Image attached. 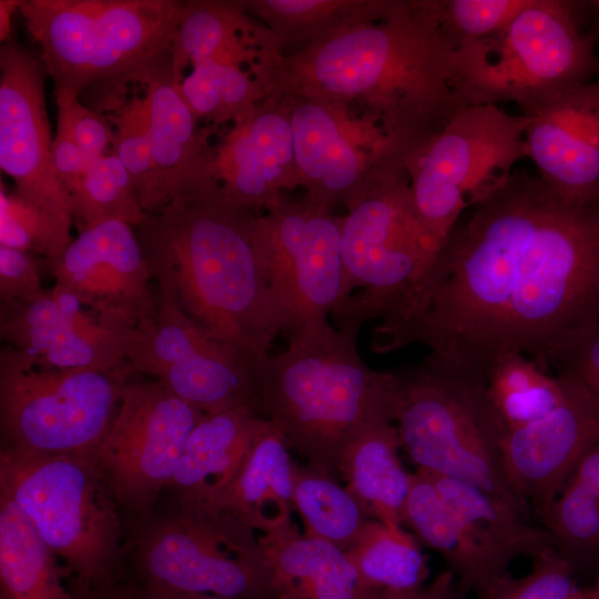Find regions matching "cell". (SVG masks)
Wrapping results in <instances>:
<instances>
[{"label":"cell","mask_w":599,"mask_h":599,"mask_svg":"<svg viewBox=\"0 0 599 599\" xmlns=\"http://www.w3.org/2000/svg\"><path fill=\"white\" fill-rule=\"evenodd\" d=\"M599 333V195L576 201L515 170L461 215L420 284L373 335L422 344L486 382L502 356L559 372Z\"/></svg>","instance_id":"cell-1"},{"label":"cell","mask_w":599,"mask_h":599,"mask_svg":"<svg viewBox=\"0 0 599 599\" xmlns=\"http://www.w3.org/2000/svg\"><path fill=\"white\" fill-rule=\"evenodd\" d=\"M454 54L415 0H385L298 50H267L261 80L266 97L300 95L373 120L405 158L468 105Z\"/></svg>","instance_id":"cell-2"},{"label":"cell","mask_w":599,"mask_h":599,"mask_svg":"<svg viewBox=\"0 0 599 599\" xmlns=\"http://www.w3.org/2000/svg\"><path fill=\"white\" fill-rule=\"evenodd\" d=\"M258 213L176 201L134 227L159 292L254 368L283 333L255 248Z\"/></svg>","instance_id":"cell-3"},{"label":"cell","mask_w":599,"mask_h":599,"mask_svg":"<svg viewBox=\"0 0 599 599\" xmlns=\"http://www.w3.org/2000/svg\"><path fill=\"white\" fill-rule=\"evenodd\" d=\"M357 334L332 326L291 337L284 351L254 372L260 415L307 465L335 478L349 444L395 420L394 373L364 363Z\"/></svg>","instance_id":"cell-4"},{"label":"cell","mask_w":599,"mask_h":599,"mask_svg":"<svg viewBox=\"0 0 599 599\" xmlns=\"http://www.w3.org/2000/svg\"><path fill=\"white\" fill-rule=\"evenodd\" d=\"M180 0H22L26 30L54 91L108 101L142 87L171 60Z\"/></svg>","instance_id":"cell-5"},{"label":"cell","mask_w":599,"mask_h":599,"mask_svg":"<svg viewBox=\"0 0 599 599\" xmlns=\"http://www.w3.org/2000/svg\"><path fill=\"white\" fill-rule=\"evenodd\" d=\"M393 373L394 423L417 468L471 485L531 519L530 506L505 471L501 443L507 429L486 382L430 355Z\"/></svg>","instance_id":"cell-6"},{"label":"cell","mask_w":599,"mask_h":599,"mask_svg":"<svg viewBox=\"0 0 599 599\" xmlns=\"http://www.w3.org/2000/svg\"><path fill=\"white\" fill-rule=\"evenodd\" d=\"M588 1L530 0L498 33L456 48L468 105L510 102L522 114L599 77Z\"/></svg>","instance_id":"cell-7"},{"label":"cell","mask_w":599,"mask_h":599,"mask_svg":"<svg viewBox=\"0 0 599 599\" xmlns=\"http://www.w3.org/2000/svg\"><path fill=\"white\" fill-rule=\"evenodd\" d=\"M0 490L65 564L81 593L112 583L120 547V501L97 457L35 455L4 447Z\"/></svg>","instance_id":"cell-8"},{"label":"cell","mask_w":599,"mask_h":599,"mask_svg":"<svg viewBox=\"0 0 599 599\" xmlns=\"http://www.w3.org/2000/svg\"><path fill=\"white\" fill-rule=\"evenodd\" d=\"M438 252L414 211L403 160L387 161L343 215L345 301L333 316L335 326L359 331L367 321L390 319Z\"/></svg>","instance_id":"cell-9"},{"label":"cell","mask_w":599,"mask_h":599,"mask_svg":"<svg viewBox=\"0 0 599 599\" xmlns=\"http://www.w3.org/2000/svg\"><path fill=\"white\" fill-rule=\"evenodd\" d=\"M527 118L467 105L404 158L416 216L440 250L468 207L526 158Z\"/></svg>","instance_id":"cell-10"},{"label":"cell","mask_w":599,"mask_h":599,"mask_svg":"<svg viewBox=\"0 0 599 599\" xmlns=\"http://www.w3.org/2000/svg\"><path fill=\"white\" fill-rule=\"evenodd\" d=\"M129 373L34 366L0 348V425L4 447L35 455L95 457L116 414Z\"/></svg>","instance_id":"cell-11"},{"label":"cell","mask_w":599,"mask_h":599,"mask_svg":"<svg viewBox=\"0 0 599 599\" xmlns=\"http://www.w3.org/2000/svg\"><path fill=\"white\" fill-rule=\"evenodd\" d=\"M342 223L305 194H285L256 216L257 257L288 338L328 329L345 301Z\"/></svg>","instance_id":"cell-12"},{"label":"cell","mask_w":599,"mask_h":599,"mask_svg":"<svg viewBox=\"0 0 599 599\" xmlns=\"http://www.w3.org/2000/svg\"><path fill=\"white\" fill-rule=\"evenodd\" d=\"M136 552L145 583L231 599H276L258 536L222 511L180 505L143 531Z\"/></svg>","instance_id":"cell-13"},{"label":"cell","mask_w":599,"mask_h":599,"mask_svg":"<svg viewBox=\"0 0 599 599\" xmlns=\"http://www.w3.org/2000/svg\"><path fill=\"white\" fill-rule=\"evenodd\" d=\"M125 358L130 372L151 376L204 414L250 407L260 415L254 366L161 292L155 312L129 331Z\"/></svg>","instance_id":"cell-14"},{"label":"cell","mask_w":599,"mask_h":599,"mask_svg":"<svg viewBox=\"0 0 599 599\" xmlns=\"http://www.w3.org/2000/svg\"><path fill=\"white\" fill-rule=\"evenodd\" d=\"M203 416L156 379L124 384L95 455L122 505L145 510L170 486L185 441Z\"/></svg>","instance_id":"cell-15"},{"label":"cell","mask_w":599,"mask_h":599,"mask_svg":"<svg viewBox=\"0 0 599 599\" xmlns=\"http://www.w3.org/2000/svg\"><path fill=\"white\" fill-rule=\"evenodd\" d=\"M207 146L186 199L264 212L298 187L285 99L268 95Z\"/></svg>","instance_id":"cell-16"},{"label":"cell","mask_w":599,"mask_h":599,"mask_svg":"<svg viewBox=\"0 0 599 599\" xmlns=\"http://www.w3.org/2000/svg\"><path fill=\"white\" fill-rule=\"evenodd\" d=\"M282 97L290 114L298 186L312 201L347 209L379 166L400 156L373 120L344 106Z\"/></svg>","instance_id":"cell-17"},{"label":"cell","mask_w":599,"mask_h":599,"mask_svg":"<svg viewBox=\"0 0 599 599\" xmlns=\"http://www.w3.org/2000/svg\"><path fill=\"white\" fill-rule=\"evenodd\" d=\"M39 57L13 38L0 48V167L29 201L71 222L69 197L57 175Z\"/></svg>","instance_id":"cell-18"},{"label":"cell","mask_w":599,"mask_h":599,"mask_svg":"<svg viewBox=\"0 0 599 599\" xmlns=\"http://www.w3.org/2000/svg\"><path fill=\"white\" fill-rule=\"evenodd\" d=\"M44 268L54 286L114 328L130 329L155 312L151 271L134 226L125 222L79 231L59 257L44 260Z\"/></svg>","instance_id":"cell-19"},{"label":"cell","mask_w":599,"mask_h":599,"mask_svg":"<svg viewBox=\"0 0 599 599\" xmlns=\"http://www.w3.org/2000/svg\"><path fill=\"white\" fill-rule=\"evenodd\" d=\"M130 329L108 325L54 285L30 302H0L2 343L42 368L130 373L125 358Z\"/></svg>","instance_id":"cell-20"},{"label":"cell","mask_w":599,"mask_h":599,"mask_svg":"<svg viewBox=\"0 0 599 599\" xmlns=\"http://www.w3.org/2000/svg\"><path fill=\"white\" fill-rule=\"evenodd\" d=\"M560 404L542 418L506 433L504 467L514 489L538 518L599 440V397L568 374Z\"/></svg>","instance_id":"cell-21"},{"label":"cell","mask_w":599,"mask_h":599,"mask_svg":"<svg viewBox=\"0 0 599 599\" xmlns=\"http://www.w3.org/2000/svg\"><path fill=\"white\" fill-rule=\"evenodd\" d=\"M524 115L526 158L539 176L570 200L599 195V77Z\"/></svg>","instance_id":"cell-22"},{"label":"cell","mask_w":599,"mask_h":599,"mask_svg":"<svg viewBox=\"0 0 599 599\" xmlns=\"http://www.w3.org/2000/svg\"><path fill=\"white\" fill-rule=\"evenodd\" d=\"M276 599H378L346 551L302 535L294 522L260 535Z\"/></svg>","instance_id":"cell-23"},{"label":"cell","mask_w":599,"mask_h":599,"mask_svg":"<svg viewBox=\"0 0 599 599\" xmlns=\"http://www.w3.org/2000/svg\"><path fill=\"white\" fill-rule=\"evenodd\" d=\"M149 103L152 158L160 211L185 201L209 146L212 128H200L174 79L171 60L154 70L141 87Z\"/></svg>","instance_id":"cell-24"},{"label":"cell","mask_w":599,"mask_h":599,"mask_svg":"<svg viewBox=\"0 0 599 599\" xmlns=\"http://www.w3.org/2000/svg\"><path fill=\"white\" fill-rule=\"evenodd\" d=\"M263 417L250 407L204 414L190 433L170 486L181 505L211 508L240 470Z\"/></svg>","instance_id":"cell-25"},{"label":"cell","mask_w":599,"mask_h":599,"mask_svg":"<svg viewBox=\"0 0 599 599\" xmlns=\"http://www.w3.org/2000/svg\"><path fill=\"white\" fill-rule=\"evenodd\" d=\"M288 450L281 433L262 418L240 470L209 509L227 514L261 535L292 524L295 463Z\"/></svg>","instance_id":"cell-26"},{"label":"cell","mask_w":599,"mask_h":599,"mask_svg":"<svg viewBox=\"0 0 599 599\" xmlns=\"http://www.w3.org/2000/svg\"><path fill=\"white\" fill-rule=\"evenodd\" d=\"M426 471L469 538L500 575L510 573L509 565L518 557L535 561L555 552L542 526L471 485Z\"/></svg>","instance_id":"cell-27"},{"label":"cell","mask_w":599,"mask_h":599,"mask_svg":"<svg viewBox=\"0 0 599 599\" xmlns=\"http://www.w3.org/2000/svg\"><path fill=\"white\" fill-rule=\"evenodd\" d=\"M399 434L394 423L372 427L345 449L339 477L369 519L403 526L412 476L399 458Z\"/></svg>","instance_id":"cell-28"},{"label":"cell","mask_w":599,"mask_h":599,"mask_svg":"<svg viewBox=\"0 0 599 599\" xmlns=\"http://www.w3.org/2000/svg\"><path fill=\"white\" fill-rule=\"evenodd\" d=\"M404 525L425 546L439 554L447 569L478 599H486L494 585L505 577L469 538L425 469L417 468L412 476Z\"/></svg>","instance_id":"cell-29"},{"label":"cell","mask_w":599,"mask_h":599,"mask_svg":"<svg viewBox=\"0 0 599 599\" xmlns=\"http://www.w3.org/2000/svg\"><path fill=\"white\" fill-rule=\"evenodd\" d=\"M57 556L20 507L0 490V598L80 599L64 585Z\"/></svg>","instance_id":"cell-30"},{"label":"cell","mask_w":599,"mask_h":599,"mask_svg":"<svg viewBox=\"0 0 599 599\" xmlns=\"http://www.w3.org/2000/svg\"><path fill=\"white\" fill-rule=\"evenodd\" d=\"M385 0H241L266 28L273 50L291 52L377 12Z\"/></svg>","instance_id":"cell-31"},{"label":"cell","mask_w":599,"mask_h":599,"mask_svg":"<svg viewBox=\"0 0 599 599\" xmlns=\"http://www.w3.org/2000/svg\"><path fill=\"white\" fill-rule=\"evenodd\" d=\"M293 501L305 536L324 539L344 551L357 542L369 520L346 487L309 465L294 464Z\"/></svg>","instance_id":"cell-32"},{"label":"cell","mask_w":599,"mask_h":599,"mask_svg":"<svg viewBox=\"0 0 599 599\" xmlns=\"http://www.w3.org/2000/svg\"><path fill=\"white\" fill-rule=\"evenodd\" d=\"M486 388L507 432L536 422L562 400L565 382L520 354L500 357L489 369Z\"/></svg>","instance_id":"cell-33"},{"label":"cell","mask_w":599,"mask_h":599,"mask_svg":"<svg viewBox=\"0 0 599 599\" xmlns=\"http://www.w3.org/2000/svg\"><path fill=\"white\" fill-rule=\"evenodd\" d=\"M363 579L380 590H407L426 583L430 570L417 539L403 526L369 519L346 551Z\"/></svg>","instance_id":"cell-34"},{"label":"cell","mask_w":599,"mask_h":599,"mask_svg":"<svg viewBox=\"0 0 599 599\" xmlns=\"http://www.w3.org/2000/svg\"><path fill=\"white\" fill-rule=\"evenodd\" d=\"M555 552L570 567L579 583L599 578V505L575 477L540 515ZM582 585V583H581Z\"/></svg>","instance_id":"cell-35"},{"label":"cell","mask_w":599,"mask_h":599,"mask_svg":"<svg viewBox=\"0 0 599 599\" xmlns=\"http://www.w3.org/2000/svg\"><path fill=\"white\" fill-rule=\"evenodd\" d=\"M141 88L108 102L100 111L113 132L112 151L120 159L135 185L146 214L160 211L156 174L152 158L149 103Z\"/></svg>","instance_id":"cell-36"},{"label":"cell","mask_w":599,"mask_h":599,"mask_svg":"<svg viewBox=\"0 0 599 599\" xmlns=\"http://www.w3.org/2000/svg\"><path fill=\"white\" fill-rule=\"evenodd\" d=\"M70 204L78 232L106 221L136 227L146 217L132 177L112 150L92 163Z\"/></svg>","instance_id":"cell-37"},{"label":"cell","mask_w":599,"mask_h":599,"mask_svg":"<svg viewBox=\"0 0 599 599\" xmlns=\"http://www.w3.org/2000/svg\"><path fill=\"white\" fill-rule=\"evenodd\" d=\"M73 222L29 201L0 184V245L44 260L59 257L73 237Z\"/></svg>","instance_id":"cell-38"},{"label":"cell","mask_w":599,"mask_h":599,"mask_svg":"<svg viewBox=\"0 0 599 599\" xmlns=\"http://www.w3.org/2000/svg\"><path fill=\"white\" fill-rule=\"evenodd\" d=\"M529 1L416 0V4L455 50L498 33Z\"/></svg>","instance_id":"cell-39"},{"label":"cell","mask_w":599,"mask_h":599,"mask_svg":"<svg viewBox=\"0 0 599 599\" xmlns=\"http://www.w3.org/2000/svg\"><path fill=\"white\" fill-rule=\"evenodd\" d=\"M486 599H586L583 585L575 578L569 565L556 552L532 561L531 570L521 577L510 573L499 579Z\"/></svg>","instance_id":"cell-40"},{"label":"cell","mask_w":599,"mask_h":599,"mask_svg":"<svg viewBox=\"0 0 599 599\" xmlns=\"http://www.w3.org/2000/svg\"><path fill=\"white\" fill-rule=\"evenodd\" d=\"M57 114L62 115L85 158L94 162L112 150L113 132L109 120L85 105L69 91H54Z\"/></svg>","instance_id":"cell-41"},{"label":"cell","mask_w":599,"mask_h":599,"mask_svg":"<svg viewBox=\"0 0 599 599\" xmlns=\"http://www.w3.org/2000/svg\"><path fill=\"white\" fill-rule=\"evenodd\" d=\"M44 258L0 245V302H30L40 297Z\"/></svg>","instance_id":"cell-42"},{"label":"cell","mask_w":599,"mask_h":599,"mask_svg":"<svg viewBox=\"0 0 599 599\" xmlns=\"http://www.w3.org/2000/svg\"><path fill=\"white\" fill-rule=\"evenodd\" d=\"M52 158L57 175L70 201L71 195L78 190L93 162L89 161L82 153L67 120L60 114H57Z\"/></svg>","instance_id":"cell-43"},{"label":"cell","mask_w":599,"mask_h":599,"mask_svg":"<svg viewBox=\"0 0 599 599\" xmlns=\"http://www.w3.org/2000/svg\"><path fill=\"white\" fill-rule=\"evenodd\" d=\"M558 374H568L599 397V333L583 341Z\"/></svg>","instance_id":"cell-44"},{"label":"cell","mask_w":599,"mask_h":599,"mask_svg":"<svg viewBox=\"0 0 599 599\" xmlns=\"http://www.w3.org/2000/svg\"><path fill=\"white\" fill-rule=\"evenodd\" d=\"M572 477L590 491L599 505V440L583 456Z\"/></svg>","instance_id":"cell-45"},{"label":"cell","mask_w":599,"mask_h":599,"mask_svg":"<svg viewBox=\"0 0 599 599\" xmlns=\"http://www.w3.org/2000/svg\"><path fill=\"white\" fill-rule=\"evenodd\" d=\"M140 599H231L210 593L185 592L156 585H144Z\"/></svg>","instance_id":"cell-46"},{"label":"cell","mask_w":599,"mask_h":599,"mask_svg":"<svg viewBox=\"0 0 599 599\" xmlns=\"http://www.w3.org/2000/svg\"><path fill=\"white\" fill-rule=\"evenodd\" d=\"M141 592L129 586L106 585L81 593L80 599H140Z\"/></svg>","instance_id":"cell-47"},{"label":"cell","mask_w":599,"mask_h":599,"mask_svg":"<svg viewBox=\"0 0 599 599\" xmlns=\"http://www.w3.org/2000/svg\"><path fill=\"white\" fill-rule=\"evenodd\" d=\"M22 0H0V40L8 41L11 37V20L13 13L20 10Z\"/></svg>","instance_id":"cell-48"},{"label":"cell","mask_w":599,"mask_h":599,"mask_svg":"<svg viewBox=\"0 0 599 599\" xmlns=\"http://www.w3.org/2000/svg\"><path fill=\"white\" fill-rule=\"evenodd\" d=\"M590 31L599 41V0L588 1Z\"/></svg>","instance_id":"cell-49"},{"label":"cell","mask_w":599,"mask_h":599,"mask_svg":"<svg viewBox=\"0 0 599 599\" xmlns=\"http://www.w3.org/2000/svg\"><path fill=\"white\" fill-rule=\"evenodd\" d=\"M586 599H599V578L589 585H583Z\"/></svg>","instance_id":"cell-50"},{"label":"cell","mask_w":599,"mask_h":599,"mask_svg":"<svg viewBox=\"0 0 599 599\" xmlns=\"http://www.w3.org/2000/svg\"><path fill=\"white\" fill-rule=\"evenodd\" d=\"M469 592L470 590L461 582V587H460L457 599H467Z\"/></svg>","instance_id":"cell-51"}]
</instances>
